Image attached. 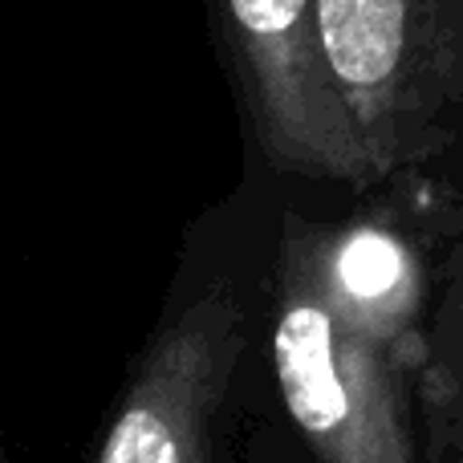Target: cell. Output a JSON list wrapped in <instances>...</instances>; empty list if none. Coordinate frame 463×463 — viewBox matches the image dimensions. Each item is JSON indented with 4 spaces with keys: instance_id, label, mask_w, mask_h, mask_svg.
I'll return each mask as SVG.
<instances>
[{
    "instance_id": "obj_3",
    "label": "cell",
    "mask_w": 463,
    "mask_h": 463,
    "mask_svg": "<svg viewBox=\"0 0 463 463\" xmlns=\"http://www.w3.org/2000/svg\"><path fill=\"white\" fill-rule=\"evenodd\" d=\"M386 345L345 326L309 264H297L272 334L285 407L317 463H415Z\"/></svg>"
},
{
    "instance_id": "obj_5",
    "label": "cell",
    "mask_w": 463,
    "mask_h": 463,
    "mask_svg": "<svg viewBox=\"0 0 463 463\" xmlns=\"http://www.w3.org/2000/svg\"><path fill=\"white\" fill-rule=\"evenodd\" d=\"M305 264L313 269L337 317L378 345L391 342V334L419 305V272L407 248L378 228L321 240L317 256Z\"/></svg>"
},
{
    "instance_id": "obj_4",
    "label": "cell",
    "mask_w": 463,
    "mask_h": 463,
    "mask_svg": "<svg viewBox=\"0 0 463 463\" xmlns=\"http://www.w3.org/2000/svg\"><path fill=\"white\" fill-rule=\"evenodd\" d=\"M244 345L236 293L216 285L192 301L138 366L98 463H208V423Z\"/></svg>"
},
{
    "instance_id": "obj_1",
    "label": "cell",
    "mask_w": 463,
    "mask_h": 463,
    "mask_svg": "<svg viewBox=\"0 0 463 463\" xmlns=\"http://www.w3.org/2000/svg\"><path fill=\"white\" fill-rule=\"evenodd\" d=\"M350 122L374 175L423 159L463 118V0H317Z\"/></svg>"
},
{
    "instance_id": "obj_2",
    "label": "cell",
    "mask_w": 463,
    "mask_h": 463,
    "mask_svg": "<svg viewBox=\"0 0 463 463\" xmlns=\"http://www.w3.org/2000/svg\"><path fill=\"white\" fill-rule=\"evenodd\" d=\"M220 45L272 163L321 179H374L321 33L317 0H212Z\"/></svg>"
}]
</instances>
